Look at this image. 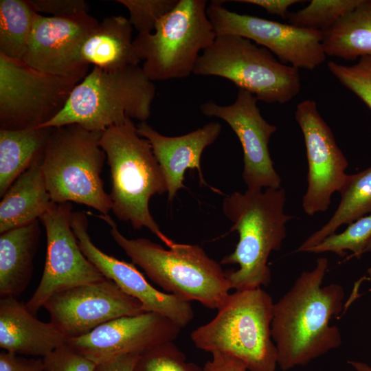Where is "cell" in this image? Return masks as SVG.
I'll list each match as a JSON object with an SVG mask.
<instances>
[{"instance_id":"cell-24","label":"cell","mask_w":371,"mask_h":371,"mask_svg":"<svg viewBox=\"0 0 371 371\" xmlns=\"http://www.w3.org/2000/svg\"><path fill=\"white\" fill-rule=\"evenodd\" d=\"M53 128H0V196L36 160L43 157Z\"/></svg>"},{"instance_id":"cell-14","label":"cell","mask_w":371,"mask_h":371,"mask_svg":"<svg viewBox=\"0 0 371 371\" xmlns=\"http://www.w3.org/2000/svg\"><path fill=\"white\" fill-rule=\"evenodd\" d=\"M295 118L304 136L308 163L307 188L302 207L312 216L328 209L332 195L339 192L345 182L348 162L314 100L300 102Z\"/></svg>"},{"instance_id":"cell-4","label":"cell","mask_w":371,"mask_h":371,"mask_svg":"<svg viewBox=\"0 0 371 371\" xmlns=\"http://www.w3.org/2000/svg\"><path fill=\"white\" fill-rule=\"evenodd\" d=\"M100 145L110 167L109 194L114 215L135 229L147 228L168 247L176 243L166 236L154 220L149 201L167 192L166 183L149 142L141 137L128 118L102 132Z\"/></svg>"},{"instance_id":"cell-18","label":"cell","mask_w":371,"mask_h":371,"mask_svg":"<svg viewBox=\"0 0 371 371\" xmlns=\"http://www.w3.org/2000/svg\"><path fill=\"white\" fill-rule=\"evenodd\" d=\"M88 218L81 211L72 212L71 229L86 258L107 279L114 282L126 294L137 299L146 312L161 314L181 328L194 317L190 302L163 292L151 285L133 262L120 260L106 254L94 245L88 232Z\"/></svg>"},{"instance_id":"cell-39","label":"cell","mask_w":371,"mask_h":371,"mask_svg":"<svg viewBox=\"0 0 371 371\" xmlns=\"http://www.w3.org/2000/svg\"><path fill=\"white\" fill-rule=\"evenodd\" d=\"M348 363L350 365L355 371H371V366L364 362L350 360L348 361Z\"/></svg>"},{"instance_id":"cell-27","label":"cell","mask_w":371,"mask_h":371,"mask_svg":"<svg viewBox=\"0 0 371 371\" xmlns=\"http://www.w3.org/2000/svg\"><path fill=\"white\" fill-rule=\"evenodd\" d=\"M37 14L27 0L0 1V54L23 61Z\"/></svg>"},{"instance_id":"cell-26","label":"cell","mask_w":371,"mask_h":371,"mask_svg":"<svg viewBox=\"0 0 371 371\" xmlns=\"http://www.w3.org/2000/svg\"><path fill=\"white\" fill-rule=\"evenodd\" d=\"M339 193V203L333 216L320 229L309 236L297 251L305 252L335 233L340 226L349 225L371 214V166L359 172L348 175Z\"/></svg>"},{"instance_id":"cell-36","label":"cell","mask_w":371,"mask_h":371,"mask_svg":"<svg viewBox=\"0 0 371 371\" xmlns=\"http://www.w3.org/2000/svg\"><path fill=\"white\" fill-rule=\"evenodd\" d=\"M212 359L207 361L203 371H247L246 364L240 359L232 355L214 352Z\"/></svg>"},{"instance_id":"cell-1","label":"cell","mask_w":371,"mask_h":371,"mask_svg":"<svg viewBox=\"0 0 371 371\" xmlns=\"http://www.w3.org/2000/svg\"><path fill=\"white\" fill-rule=\"evenodd\" d=\"M328 267L326 258H317L315 268L301 273L273 304L271 336L282 371L305 366L341 346L340 330L330 319L343 308L344 291L339 284L322 286Z\"/></svg>"},{"instance_id":"cell-9","label":"cell","mask_w":371,"mask_h":371,"mask_svg":"<svg viewBox=\"0 0 371 371\" xmlns=\"http://www.w3.org/2000/svg\"><path fill=\"white\" fill-rule=\"evenodd\" d=\"M193 74L225 78L266 103H286L301 87L299 69L236 35L216 36L198 58Z\"/></svg>"},{"instance_id":"cell-32","label":"cell","mask_w":371,"mask_h":371,"mask_svg":"<svg viewBox=\"0 0 371 371\" xmlns=\"http://www.w3.org/2000/svg\"><path fill=\"white\" fill-rule=\"evenodd\" d=\"M179 0H117L128 12L131 24L139 34L153 33L157 21L170 12Z\"/></svg>"},{"instance_id":"cell-5","label":"cell","mask_w":371,"mask_h":371,"mask_svg":"<svg viewBox=\"0 0 371 371\" xmlns=\"http://www.w3.org/2000/svg\"><path fill=\"white\" fill-rule=\"evenodd\" d=\"M155 95L153 82L138 65L116 70L93 67L74 87L62 111L41 127L76 124L103 132L128 118L146 122Z\"/></svg>"},{"instance_id":"cell-38","label":"cell","mask_w":371,"mask_h":371,"mask_svg":"<svg viewBox=\"0 0 371 371\" xmlns=\"http://www.w3.org/2000/svg\"><path fill=\"white\" fill-rule=\"evenodd\" d=\"M139 355L117 356L98 363L94 371H133Z\"/></svg>"},{"instance_id":"cell-21","label":"cell","mask_w":371,"mask_h":371,"mask_svg":"<svg viewBox=\"0 0 371 371\" xmlns=\"http://www.w3.org/2000/svg\"><path fill=\"white\" fill-rule=\"evenodd\" d=\"M40 220L0 234V295L17 297L30 284L41 234Z\"/></svg>"},{"instance_id":"cell-8","label":"cell","mask_w":371,"mask_h":371,"mask_svg":"<svg viewBox=\"0 0 371 371\" xmlns=\"http://www.w3.org/2000/svg\"><path fill=\"white\" fill-rule=\"evenodd\" d=\"M207 7L206 0H179L153 33L138 34L133 41L151 81L181 79L193 73L198 58L216 37Z\"/></svg>"},{"instance_id":"cell-29","label":"cell","mask_w":371,"mask_h":371,"mask_svg":"<svg viewBox=\"0 0 371 371\" xmlns=\"http://www.w3.org/2000/svg\"><path fill=\"white\" fill-rule=\"evenodd\" d=\"M359 2L360 0H311L304 8L289 13L288 22L295 27L324 32Z\"/></svg>"},{"instance_id":"cell-31","label":"cell","mask_w":371,"mask_h":371,"mask_svg":"<svg viewBox=\"0 0 371 371\" xmlns=\"http://www.w3.org/2000/svg\"><path fill=\"white\" fill-rule=\"evenodd\" d=\"M327 66L337 80L371 110V56L361 57L357 63L350 66L332 60Z\"/></svg>"},{"instance_id":"cell-7","label":"cell","mask_w":371,"mask_h":371,"mask_svg":"<svg viewBox=\"0 0 371 371\" xmlns=\"http://www.w3.org/2000/svg\"><path fill=\"white\" fill-rule=\"evenodd\" d=\"M102 133L76 124L53 128L42 160L52 202H74L109 214L111 199L100 177L106 158Z\"/></svg>"},{"instance_id":"cell-35","label":"cell","mask_w":371,"mask_h":371,"mask_svg":"<svg viewBox=\"0 0 371 371\" xmlns=\"http://www.w3.org/2000/svg\"><path fill=\"white\" fill-rule=\"evenodd\" d=\"M0 371H45L41 359H27L5 350L0 352Z\"/></svg>"},{"instance_id":"cell-13","label":"cell","mask_w":371,"mask_h":371,"mask_svg":"<svg viewBox=\"0 0 371 371\" xmlns=\"http://www.w3.org/2000/svg\"><path fill=\"white\" fill-rule=\"evenodd\" d=\"M43 308L50 322L67 339L83 336L112 319L146 312L137 299L107 278L58 292Z\"/></svg>"},{"instance_id":"cell-25","label":"cell","mask_w":371,"mask_h":371,"mask_svg":"<svg viewBox=\"0 0 371 371\" xmlns=\"http://www.w3.org/2000/svg\"><path fill=\"white\" fill-rule=\"evenodd\" d=\"M325 54L347 60L371 56V0H360L323 32Z\"/></svg>"},{"instance_id":"cell-2","label":"cell","mask_w":371,"mask_h":371,"mask_svg":"<svg viewBox=\"0 0 371 371\" xmlns=\"http://www.w3.org/2000/svg\"><path fill=\"white\" fill-rule=\"evenodd\" d=\"M284 189H247L225 196L223 211L231 221V231L238 234L235 249L221 260L238 265L226 272L232 289H251L268 286L271 276L268 259L278 251L286 236V223L293 218L284 212Z\"/></svg>"},{"instance_id":"cell-6","label":"cell","mask_w":371,"mask_h":371,"mask_svg":"<svg viewBox=\"0 0 371 371\" xmlns=\"http://www.w3.org/2000/svg\"><path fill=\"white\" fill-rule=\"evenodd\" d=\"M273 302L261 287L230 293L209 322L190 335L194 346L242 360L249 371H276L277 350L271 336Z\"/></svg>"},{"instance_id":"cell-17","label":"cell","mask_w":371,"mask_h":371,"mask_svg":"<svg viewBox=\"0 0 371 371\" xmlns=\"http://www.w3.org/2000/svg\"><path fill=\"white\" fill-rule=\"evenodd\" d=\"M99 22L88 13L69 17L37 14L23 61L43 72L83 79L89 65L80 58V48Z\"/></svg>"},{"instance_id":"cell-30","label":"cell","mask_w":371,"mask_h":371,"mask_svg":"<svg viewBox=\"0 0 371 371\" xmlns=\"http://www.w3.org/2000/svg\"><path fill=\"white\" fill-rule=\"evenodd\" d=\"M133 371H203V368L187 361L173 341H168L140 355Z\"/></svg>"},{"instance_id":"cell-19","label":"cell","mask_w":371,"mask_h":371,"mask_svg":"<svg viewBox=\"0 0 371 371\" xmlns=\"http://www.w3.org/2000/svg\"><path fill=\"white\" fill-rule=\"evenodd\" d=\"M139 135L146 139L163 172L168 193L171 202L177 192L184 188V175L188 169H196L200 183L207 186L201 168V155L205 148L211 145L219 136L221 125L211 122L203 127L187 134L169 137L161 135L146 122L137 126Z\"/></svg>"},{"instance_id":"cell-23","label":"cell","mask_w":371,"mask_h":371,"mask_svg":"<svg viewBox=\"0 0 371 371\" xmlns=\"http://www.w3.org/2000/svg\"><path fill=\"white\" fill-rule=\"evenodd\" d=\"M42 160L34 161L1 197L0 234L39 220L52 204Z\"/></svg>"},{"instance_id":"cell-22","label":"cell","mask_w":371,"mask_h":371,"mask_svg":"<svg viewBox=\"0 0 371 371\" xmlns=\"http://www.w3.org/2000/svg\"><path fill=\"white\" fill-rule=\"evenodd\" d=\"M133 26L122 16L104 18L86 37L80 48V58L106 70H116L139 63L132 40Z\"/></svg>"},{"instance_id":"cell-34","label":"cell","mask_w":371,"mask_h":371,"mask_svg":"<svg viewBox=\"0 0 371 371\" xmlns=\"http://www.w3.org/2000/svg\"><path fill=\"white\" fill-rule=\"evenodd\" d=\"M37 13L43 12L56 17H69L87 14L89 4L84 0H27Z\"/></svg>"},{"instance_id":"cell-11","label":"cell","mask_w":371,"mask_h":371,"mask_svg":"<svg viewBox=\"0 0 371 371\" xmlns=\"http://www.w3.org/2000/svg\"><path fill=\"white\" fill-rule=\"evenodd\" d=\"M223 2L212 1L206 9L216 36L236 35L254 41L282 63L297 69L313 70L325 61L322 32L239 14L229 10Z\"/></svg>"},{"instance_id":"cell-20","label":"cell","mask_w":371,"mask_h":371,"mask_svg":"<svg viewBox=\"0 0 371 371\" xmlns=\"http://www.w3.org/2000/svg\"><path fill=\"white\" fill-rule=\"evenodd\" d=\"M67 338L52 324L40 321L14 297L0 299V347L16 354L44 357Z\"/></svg>"},{"instance_id":"cell-33","label":"cell","mask_w":371,"mask_h":371,"mask_svg":"<svg viewBox=\"0 0 371 371\" xmlns=\"http://www.w3.org/2000/svg\"><path fill=\"white\" fill-rule=\"evenodd\" d=\"M43 361L45 371H94L97 366L67 344L45 356Z\"/></svg>"},{"instance_id":"cell-12","label":"cell","mask_w":371,"mask_h":371,"mask_svg":"<svg viewBox=\"0 0 371 371\" xmlns=\"http://www.w3.org/2000/svg\"><path fill=\"white\" fill-rule=\"evenodd\" d=\"M71 203H52L41 217L47 238L43 273L31 298L25 304L34 315L54 294L106 278L86 258L70 224Z\"/></svg>"},{"instance_id":"cell-10","label":"cell","mask_w":371,"mask_h":371,"mask_svg":"<svg viewBox=\"0 0 371 371\" xmlns=\"http://www.w3.org/2000/svg\"><path fill=\"white\" fill-rule=\"evenodd\" d=\"M81 80L43 72L0 54V128L43 126L62 111Z\"/></svg>"},{"instance_id":"cell-3","label":"cell","mask_w":371,"mask_h":371,"mask_svg":"<svg viewBox=\"0 0 371 371\" xmlns=\"http://www.w3.org/2000/svg\"><path fill=\"white\" fill-rule=\"evenodd\" d=\"M91 214L108 224L113 240L166 293L211 309L218 310L227 300L232 288L226 272L201 247L176 243L165 249L147 238L130 239L109 214Z\"/></svg>"},{"instance_id":"cell-28","label":"cell","mask_w":371,"mask_h":371,"mask_svg":"<svg viewBox=\"0 0 371 371\" xmlns=\"http://www.w3.org/2000/svg\"><path fill=\"white\" fill-rule=\"evenodd\" d=\"M346 251L352 252V257L359 258L371 251V214L348 225L341 233H334L305 252L321 254L332 252L343 257Z\"/></svg>"},{"instance_id":"cell-16","label":"cell","mask_w":371,"mask_h":371,"mask_svg":"<svg viewBox=\"0 0 371 371\" xmlns=\"http://www.w3.org/2000/svg\"><path fill=\"white\" fill-rule=\"evenodd\" d=\"M181 329L161 314L144 312L109 321L83 336L68 339L66 344L98 364L120 355L139 356L161 344L173 341Z\"/></svg>"},{"instance_id":"cell-15","label":"cell","mask_w":371,"mask_h":371,"mask_svg":"<svg viewBox=\"0 0 371 371\" xmlns=\"http://www.w3.org/2000/svg\"><path fill=\"white\" fill-rule=\"evenodd\" d=\"M252 93L239 89L234 102L220 105L213 100L202 103V114L224 120L238 137L243 151V179L247 189L280 188L281 178L274 168L269 143L276 131L267 122Z\"/></svg>"},{"instance_id":"cell-37","label":"cell","mask_w":371,"mask_h":371,"mask_svg":"<svg viewBox=\"0 0 371 371\" xmlns=\"http://www.w3.org/2000/svg\"><path fill=\"white\" fill-rule=\"evenodd\" d=\"M235 2L251 4L261 7L269 14L278 15L287 19L288 8L295 3L302 2L300 0H237Z\"/></svg>"}]
</instances>
